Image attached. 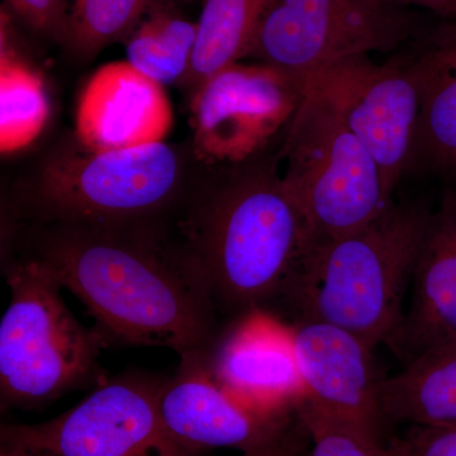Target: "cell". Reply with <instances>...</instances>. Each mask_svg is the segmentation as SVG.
Listing matches in <instances>:
<instances>
[{
	"label": "cell",
	"mask_w": 456,
	"mask_h": 456,
	"mask_svg": "<svg viewBox=\"0 0 456 456\" xmlns=\"http://www.w3.org/2000/svg\"><path fill=\"white\" fill-rule=\"evenodd\" d=\"M55 221L28 257L86 305L108 340L209 355L218 312L182 242L147 222Z\"/></svg>",
	"instance_id": "cell-1"
},
{
	"label": "cell",
	"mask_w": 456,
	"mask_h": 456,
	"mask_svg": "<svg viewBox=\"0 0 456 456\" xmlns=\"http://www.w3.org/2000/svg\"><path fill=\"white\" fill-rule=\"evenodd\" d=\"M183 233L218 314L285 301L310 254L305 221L274 164L233 173L194 208Z\"/></svg>",
	"instance_id": "cell-2"
},
{
	"label": "cell",
	"mask_w": 456,
	"mask_h": 456,
	"mask_svg": "<svg viewBox=\"0 0 456 456\" xmlns=\"http://www.w3.org/2000/svg\"><path fill=\"white\" fill-rule=\"evenodd\" d=\"M430 215L428 204L395 202L312 257L284 301L298 314L297 321L341 327L373 350L386 344L403 320Z\"/></svg>",
	"instance_id": "cell-3"
},
{
	"label": "cell",
	"mask_w": 456,
	"mask_h": 456,
	"mask_svg": "<svg viewBox=\"0 0 456 456\" xmlns=\"http://www.w3.org/2000/svg\"><path fill=\"white\" fill-rule=\"evenodd\" d=\"M456 61L455 22L441 20L386 64L347 57L303 77L305 94L325 102L377 161L388 193L410 171L426 92Z\"/></svg>",
	"instance_id": "cell-4"
},
{
	"label": "cell",
	"mask_w": 456,
	"mask_h": 456,
	"mask_svg": "<svg viewBox=\"0 0 456 456\" xmlns=\"http://www.w3.org/2000/svg\"><path fill=\"white\" fill-rule=\"evenodd\" d=\"M281 151V178L307 230L305 264L395 203L367 147L314 95L305 94Z\"/></svg>",
	"instance_id": "cell-5"
},
{
	"label": "cell",
	"mask_w": 456,
	"mask_h": 456,
	"mask_svg": "<svg viewBox=\"0 0 456 456\" xmlns=\"http://www.w3.org/2000/svg\"><path fill=\"white\" fill-rule=\"evenodd\" d=\"M5 281L11 302L0 322L3 404L45 403L98 378L110 340L74 316L49 270L26 257L8 265Z\"/></svg>",
	"instance_id": "cell-6"
},
{
	"label": "cell",
	"mask_w": 456,
	"mask_h": 456,
	"mask_svg": "<svg viewBox=\"0 0 456 456\" xmlns=\"http://www.w3.org/2000/svg\"><path fill=\"white\" fill-rule=\"evenodd\" d=\"M435 26L389 0H278L250 57L302 80L347 57L397 53Z\"/></svg>",
	"instance_id": "cell-7"
},
{
	"label": "cell",
	"mask_w": 456,
	"mask_h": 456,
	"mask_svg": "<svg viewBox=\"0 0 456 456\" xmlns=\"http://www.w3.org/2000/svg\"><path fill=\"white\" fill-rule=\"evenodd\" d=\"M179 182L178 155L165 142L108 151L79 145L50 159L40 200L53 220L149 222L173 200Z\"/></svg>",
	"instance_id": "cell-8"
},
{
	"label": "cell",
	"mask_w": 456,
	"mask_h": 456,
	"mask_svg": "<svg viewBox=\"0 0 456 456\" xmlns=\"http://www.w3.org/2000/svg\"><path fill=\"white\" fill-rule=\"evenodd\" d=\"M161 383L136 375L107 380L57 419L3 428V443L57 456H193L161 421Z\"/></svg>",
	"instance_id": "cell-9"
},
{
	"label": "cell",
	"mask_w": 456,
	"mask_h": 456,
	"mask_svg": "<svg viewBox=\"0 0 456 456\" xmlns=\"http://www.w3.org/2000/svg\"><path fill=\"white\" fill-rule=\"evenodd\" d=\"M194 90V154L204 164L250 160L288 127L305 98L301 79L263 62L226 66Z\"/></svg>",
	"instance_id": "cell-10"
},
{
	"label": "cell",
	"mask_w": 456,
	"mask_h": 456,
	"mask_svg": "<svg viewBox=\"0 0 456 456\" xmlns=\"http://www.w3.org/2000/svg\"><path fill=\"white\" fill-rule=\"evenodd\" d=\"M292 330L305 393L298 408L347 426L383 448L382 378L375 373L373 349L347 330L321 321H297Z\"/></svg>",
	"instance_id": "cell-11"
},
{
	"label": "cell",
	"mask_w": 456,
	"mask_h": 456,
	"mask_svg": "<svg viewBox=\"0 0 456 456\" xmlns=\"http://www.w3.org/2000/svg\"><path fill=\"white\" fill-rule=\"evenodd\" d=\"M209 370L237 402L270 419L293 416L305 393L292 326L255 308L208 355Z\"/></svg>",
	"instance_id": "cell-12"
},
{
	"label": "cell",
	"mask_w": 456,
	"mask_h": 456,
	"mask_svg": "<svg viewBox=\"0 0 456 456\" xmlns=\"http://www.w3.org/2000/svg\"><path fill=\"white\" fill-rule=\"evenodd\" d=\"M175 377L161 383L159 412L167 432L185 448L254 452L278 439L297 417L270 419L242 406L217 383L208 355L180 359Z\"/></svg>",
	"instance_id": "cell-13"
},
{
	"label": "cell",
	"mask_w": 456,
	"mask_h": 456,
	"mask_svg": "<svg viewBox=\"0 0 456 456\" xmlns=\"http://www.w3.org/2000/svg\"><path fill=\"white\" fill-rule=\"evenodd\" d=\"M173 123L164 86L127 61L101 66L89 77L75 112V134L90 151L163 142Z\"/></svg>",
	"instance_id": "cell-14"
},
{
	"label": "cell",
	"mask_w": 456,
	"mask_h": 456,
	"mask_svg": "<svg viewBox=\"0 0 456 456\" xmlns=\"http://www.w3.org/2000/svg\"><path fill=\"white\" fill-rule=\"evenodd\" d=\"M411 287L410 307L386 342L404 365L428 347L456 338V184H446L431 211Z\"/></svg>",
	"instance_id": "cell-15"
},
{
	"label": "cell",
	"mask_w": 456,
	"mask_h": 456,
	"mask_svg": "<svg viewBox=\"0 0 456 456\" xmlns=\"http://www.w3.org/2000/svg\"><path fill=\"white\" fill-rule=\"evenodd\" d=\"M386 426L456 422V338L422 351L379 384Z\"/></svg>",
	"instance_id": "cell-16"
},
{
	"label": "cell",
	"mask_w": 456,
	"mask_h": 456,
	"mask_svg": "<svg viewBox=\"0 0 456 456\" xmlns=\"http://www.w3.org/2000/svg\"><path fill=\"white\" fill-rule=\"evenodd\" d=\"M278 0H204L196 50L184 86L196 89L207 77L251 55L264 20Z\"/></svg>",
	"instance_id": "cell-17"
},
{
	"label": "cell",
	"mask_w": 456,
	"mask_h": 456,
	"mask_svg": "<svg viewBox=\"0 0 456 456\" xmlns=\"http://www.w3.org/2000/svg\"><path fill=\"white\" fill-rule=\"evenodd\" d=\"M11 22L2 9L0 28V150L20 151L40 136L49 119L50 104L44 80L11 42Z\"/></svg>",
	"instance_id": "cell-18"
},
{
	"label": "cell",
	"mask_w": 456,
	"mask_h": 456,
	"mask_svg": "<svg viewBox=\"0 0 456 456\" xmlns=\"http://www.w3.org/2000/svg\"><path fill=\"white\" fill-rule=\"evenodd\" d=\"M126 41V61L161 86L184 82L196 50L198 25L161 5H151Z\"/></svg>",
	"instance_id": "cell-19"
},
{
	"label": "cell",
	"mask_w": 456,
	"mask_h": 456,
	"mask_svg": "<svg viewBox=\"0 0 456 456\" xmlns=\"http://www.w3.org/2000/svg\"><path fill=\"white\" fill-rule=\"evenodd\" d=\"M430 171L456 184V61L426 92L410 171Z\"/></svg>",
	"instance_id": "cell-20"
},
{
	"label": "cell",
	"mask_w": 456,
	"mask_h": 456,
	"mask_svg": "<svg viewBox=\"0 0 456 456\" xmlns=\"http://www.w3.org/2000/svg\"><path fill=\"white\" fill-rule=\"evenodd\" d=\"M147 0H70L66 44L82 59L130 35Z\"/></svg>",
	"instance_id": "cell-21"
},
{
	"label": "cell",
	"mask_w": 456,
	"mask_h": 456,
	"mask_svg": "<svg viewBox=\"0 0 456 456\" xmlns=\"http://www.w3.org/2000/svg\"><path fill=\"white\" fill-rule=\"evenodd\" d=\"M312 441L308 456H382V449L364 435L310 411L298 408Z\"/></svg>",
	"instance_id": "cell-22"
},
{
	"label": "cell",
	"mask_w": 456,
	"mask_h": 456,
	"mask_svg": "<svg viewBox=\"0 0 456 456\" xmlns=\"http://www.w3.org/2000/svg\"><path fill=\"white\" fill-rule=\"evenodd\" d=\"M382 456H456V422L410 425L387 439Z\"/></svg>",
	"instance_id": "cell-23"
},
{
	"label": "cell",
	"mask_w": 456,
	"mask_h": 456,
	"mask_svg": "<svg viewBox=\"0 0 456 456\" xmlns=\"http://www.w3.org/2000/svg\"><path fill=\"white\" fill-rule=\"evenodd\" d=\"M7 3L35 31L66 42L70 11L69 0H7Z\"/></svg>",
	"instance_id": "cell-24"
},
{
	"label": "cell",
	"mask_w": 456,
	"mask_h": 456,
	"mask_svg": "<svg viewBox=\"0 0 456 456\" xmlns=\"http://www.w3.org/2000/svg\"><path fill=\"white\" fill-rule=\"evenodd\" d=\"M305 436H308L307 428L297 416L289 428L278 439L264 448L246 452L242 456H301L305 449Z\"/></svg>",
	"instance_id": "cell-25"
},
{
	"label": "cell",
	"mask_w": 456,
	"mask_h": 456,
	"mask_svg": "<svg viewBox=\"0 0 456 456\" xmlns=\"http://www.w3.org/2000/svg\"><path fill=\"white\" fill-rule=\"evenodd\" d=\"M403 7L428 11L445 22L456 20V0H389Z\"/></svg>",
	"instance_id": "cell-26"
},
{
	"label": "cell",
	"mask_w": 456,
	"mask_h": 456,
	"mask_svg": "<svg viewBox=\"0 0 456 456\" xmlns=\"http://www.w3.org/2000/svg\"><path fill=\"white\" fill-rule=\"evenodd\" d=\"M0 456H57L46 450L29 448L18 444L3 443Z\"/></svg>",
	"instance_id": "cell-27"
},
{
	"label": "cell",
	"mask_w": 456,
	"mask_h": 456,
	"mask_svg": "<svg viewBox=\"0 0 456 456\" xmlns=\"http://www.w3.org/2000/svg\"><path fill=\"white\" fill-rule=\"evenodd\" d=\"M454 22H455V25H456V20H454Z\"/></svg>",
	"instance_id": "cell-28"
}]
</instances>
